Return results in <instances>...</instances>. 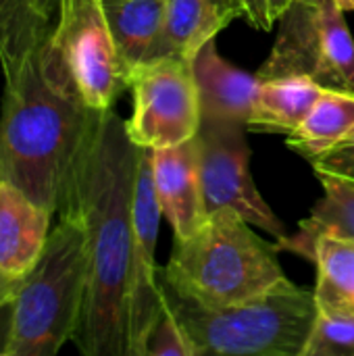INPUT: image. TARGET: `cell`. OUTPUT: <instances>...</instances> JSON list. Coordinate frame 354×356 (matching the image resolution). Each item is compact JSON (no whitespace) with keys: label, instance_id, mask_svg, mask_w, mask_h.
I'll list each match as a JSON object with an SVG mask.
<instances>
[{"label":"cell","instance_id":"obj_1","mask_svg":"<svg viewBox=\"0 0 354 356\" xmlns=\"http://www.w3.org/2000/svg\"><path fill=\"white\" fill-rule=\"evenodd\" d=\"M140 146L115 108L102 111L75 163L61 213H73L88 244V290L73 344L86 356H127L134 196ZM58 213V215H61Z\"/></svg>","mask_w":354,"mask_h":356},{"label":"cell","instance_id":"obj_2","mask_svg":"<svg viewBox=\"0 0 354 356\" xmlns=\"http://www.w3.org/2000/svg\"><path fill=\"white\" fill-rule=\"evenodd\" d=\"M40 48L13 81L0 106V179L58 215L75 163L94 129L98 111L54 88L40 65Z\"/></svg>","mask_w":354,"mask_h":356},{"label":"cell","instance_id":"obj_3","mask_svg":"<svg viewBox=\"0 0 354 356\" xmlns=\"http://www.w3.org/2000/svg\"><path fill=\"white\" fill-rule=\"evenodd\" d=\"M240 213L217 209L186 240H175L171 259L161 267V282L177 296L207 309H221L255 298L286 273L277 246L261 240Z\"/></svg>","mask_w":354,"mask_h":356},{"label":"cell","instance_id":"obj_4","mask_svg":"<svg viewBox=\"0 0 354 356\" xmlns=\"http://www.w3.org/2000/svg\"><path fill=\"white\" fill-rule=\"evenodd\" d=\"M88 290V244L77 215L61 213L44 252L8 305L0 355L54 356L73 342Z\"/></svg>","mask_w":354,"mask_h":356},{"label":"cell","instance_id":"obj_5","mask_svg":"<svg viewBox=\"0 0 354 356\" xmlns=\"http://www.w3.org/2000/svg\"><path fill=\"white\" fill-rule=\"evenodd\" d=\"M161 286L192 356H303L319 313L315 292L288 277L255 298L221 309L194 305Z\"/></svg>","mask_w":354,"mask_h":356},{"label":"cell","instance_id":"obj_6","mask_svg":"<svg viewBox=\"0 0 354 356\" xmlns=\"http://www.w3.org/2000/svg\"><path fill=\"white\" fill-rule=\"evenodd\" d=\"M46 79L92 111H108L129 90L102 0H58L50 35L40 46Z\"/></svg>","mask_w":354,"mask_h":356},{"label":"cell","instance_id":"obj_7","mask_svg":"<svg viewBox=\"0 0 354 356\" xmlns=\"http://www.w3.org/2000/svg\"><path fill=\"white\" fill-rule=\"evenodd\" d=\"M257 77L305 75L328 90L354 94V40L336 0H292Z\"/></svg>","mask_w":354,"mask_h":356},{"label":"cell","instance_id":"obj_8","mask_svg":"<svg viewBox=\"0 0 354 356\" xmlns=\"http://www.w3.org/2000/svg\"><path fill=\"white\" fill-rule=\"evenodd\" d=\"M134 98L125 129L140 148H167L192 140L200 129V100L192 60L163 56L131 71Z\"/></svg>","mask_w":354,"mask_h":356},{"label":"cell","instance_id":"obj_9","mask_svg":"<svg viewBox=\"0 0 354 356\" xmlns=\"http://www.w3.org/2000/svg\"><path fill=\"white\" fill-rule=\"evenodd\" d=\"M246 125L200 121L196 134L198 167L207 213L234 209L250 225L267 232L277 242L288 238L286 225L257 190L250 173V146Z\"/></svg>","mask_w":354,"mask_h":356},{"label":"cell","instance_id":"obj_10","mask_svg":"<svg viewBox=\"0 0 354 356\" xmlns=\"http://www.w3.org/2000/svg\"><path fill=\"white\" fill-rule=\"evenodd\" d=\"M163 217L154 175L152 150L140 148L134 196V252L127 309V356H146L148 338L163 313L161 267L156 265L159 221Z\"/></svg>","mask_w":354,"mask_h":356},{"label":"cell","instance_id":"obj_11","mask_svg":"<svg viewBox=\"0 0 354 356\" xmlns=\"http://www.w3.org/2000/svg\"><path fill=\"white\" fill-rule=\"evenodd\" d=\"M152 175L163 217L169 219L175 240L198 232L207 219L196 136L175 146L152 150Z\"/></svg>","mask_w":354,"mask_h":356},{"label":"cell","instance_id":"obj_12","mask_svg":"<svg viewBox=\"0 0 354 356\" xmlns=\"http://www.w3.org/2000/svg\"><path fill=\"white\" fill-rule=\"evenodd\" d=\"M217 38L209 40L192 58L202 121L246 125L255 106L261 79L227 63L217 50Z\"/></svg>","mask_w":354,"mask_h":356},{"label":"cell","instance_id":"obj_13","mask_svg":"<svg viewBox=\"0 0 354 356\" xmlns=\"http://www.w3.org/2000/svg\"><path fill=\"white\" fill-rule=\"evenodd\" d=\"M52 213L15 184L0 179V271L23 280L40 261Z\"/></svg>","mask_w":354,"mask_h":356},{"label":"cell","instance_id":"obj_14","mask_svg":"<svg viewBox=\"0 0 354 356\" xmlns=\"http://www.w3.org/2000/svg\"><path fill=\"white\" fill-rule=\"evenodd\" d=\"M102 8L127 75L165 56L167 0H102Z\"/></svg>","mask_w":354,"mask_h":356},{"label":"cell","instance_id":"obj_15","mask_svg":"<svg viewBox=\"0 0 354 356\" xmlns=\"http://www.w3.org/2000/svg\"><path fill=\"white\" fill-rule=\"evenodd\" d=\"M325 90L328 88L305 75L263 79L246 129L288 136L309 117Z\"/></svg>","mask_w":354,"mask_h":356},{"label":"cell","instance_id":"obj_16","mask_svg":"<svg viewBox=\"0 0 354 356\" xmlns=\"http://www.w3.org/2000/svg\"><path fill=\"white\" fill-rule=\"evenodd\" d=\"M296 254L315 263V302L319 313L354 317V240L319 234Z\"/></svg>","mask_w":354,"mask_h":356},{"label":"cell","instance_id":"obj_17","mask_svg":"<svg viewBox=\"0 0 354 356\" xmlns=\"http://www.w3.org/2000/svg\"><path fill=\"white\" fill-rule=\"evenodd\" d=\"M234 19H242L240 0H167L165 56L192 60Z\"/></svg>","mask_w":354,"mask_h":356},{"label":"cell","instance_id":"obj_18","mask_svg":"<svg viewBox=\"0 0 354 356\" xmlns=\"http://www.w3.org/2000/svg\"><path fill=\"white\" fill-rule=\"evenodd\" d=\"M323 186V198L313 207L311 215L298 223V234L277 242L280 250L296 252L303 244L319 234H332L354 240V179L315 171Z\"/></svg>","mask_w":354,"mask_h":356},{"label":"cell","instance_id":"obj_19","mask_svg":"<svg viewBox=\"0 0 354 356\" xmlns=\"http://www.w3.org/2000/svg\"><path fill=\"white\" fill-rule=\"evenodd\" d=\"M52 23L31 0H0V69L4 81L17 79L23 65L50 35Z\"/></svg>","mask_w":354,"mask_h":356},{"label":"cell","instance_id":"obj_20","mask_svg":"<svg viewBox=\"0 0 354 356\" xmlns=\"http://www.w3.org/2000/svg\"><path fill=\"white\" fill-rule=\"evenodd\" d=\"M354 129V94L325 90L309 117L286 138L288 148L305 156L309 163Z\"/></svg>","mask_w":354,"mask_h":356},{"label":"cell","instance_id":"obj_21","mask_svg":"<svg viewBox=\"0 0 354 356\" xmlns=\"http://www.w3.org/2000/svg\"><path fill=\"white\" fill-rule=\"evenodd\" d=\"M303 356H354V317L317 313Z\"/></svg>","mask_w":354,"mask_h":356},{"label":"cell","instance_id":"obj_22","mask_svg":"<svg viewBox=\"0 0 354 356\" xmlns=\"http://www.w3.org/2000/svg\"><path fill=\"white\" fill-rule=\"evenodd\" d=\"M146 356H192V346L163 298V313L148 338Z\"/></svg>","mask_w":354,"mask_h":356},{"label":"cell","instance_id":"obj_23","mask_svg":"<svg viewBox=\"0 0 354 356\" xmlns=\"http://www.w3.org/2000/svg\"><path fill=\"white\" fill-rule=\"evenodd\" d=\"M313 171H328L342 177L354 179V129L330 150L321 152L317 159L311 161Z\"/></svg>","mask_w":354,"mask_h":356},{"label":"cell","instance_id":"obj_24","mask_svg":"<svg viewBox=\"0 0 354 356\" xmlns=\"http://www.w3.org/2000/svg\"><path fill=\"white\" fill-rule=\"evenodd\" d=\"M240 6H242V19L250 27L261 29V31H269L273 27L267 0H240Z\"/></svg>","mask_w":354,"mask_h":356},{"label":"cell","instance_id":"obj_25","mask_svg":"<svg viewBox=\"0 0 354 356\" xmlns=\"http://www.w3.org/2000/svg\"><path fill=\"white\" fill-rule=\"evenodd\" d=\"M21 282H23V280L10 277V275H6V273L0 271V313L6 311V307L13 302V298H15L17 292H19Z\"/></svg>","mask_w":354,"mask_h":356},{"label":"cell","instance_id":"obj_26","mask_svg":"<svg viewBox=\"0 0 354 356\" xmlns=\"http://www.w3.org/2000/svg\"><path fill=\"white\" fill-rule=\"evenodd\" d=\"M292 4V0H267V8H269V17L273 21V25L280 21V17L288 10V6Z\"/></svg>","mask_w":354,"mask_h":356},{"label":"cell","instance_id":"obj_27","mask_svg":"<svg viewBox=\"0 0 354 356\" xmlns=\"http://www.w3.org/2000/svg\"><path fill=\"white\" fill-rule=\"evenodd\" d=\"M31 2L35 4V8H38L44 17H48V19L54 21L56 8H58V0H31Z\"/></svg>","mask_w":354,"mask_h":356},{"label":"cell","instance_id":"obj_28","mask_svg":"<svg viewBox=\"0 0 354 356\" xmlns=\"http://www.w3.org/2000/svg\"><path fill=\"white\" fill-rule=\"evenodd\" d=\"M336 4L346 13V10H354V0H336Z\"/></svg>","mask_w":354,"mask_h":356}]
</instances>
